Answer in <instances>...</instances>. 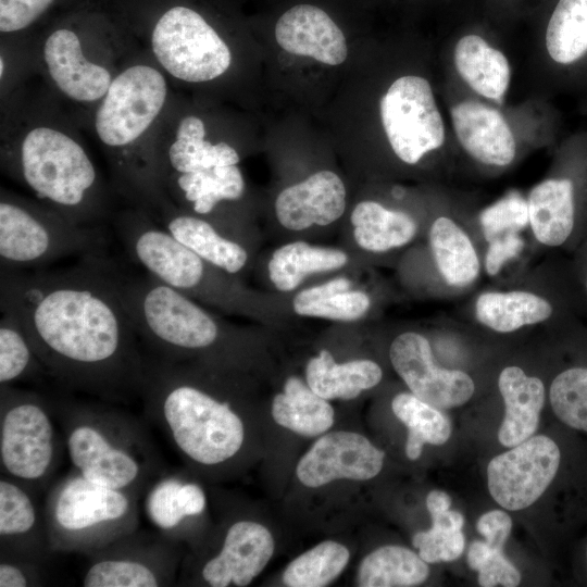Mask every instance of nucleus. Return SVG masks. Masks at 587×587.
Returning <instances> with one entry per match:
<instances>
[{
	"label": "nucleus",
	"instance_id": "f257e3e1",
	"mask_svg": "<svg viewBox=\"0 0 587 587\" xmlns=\"http://www.w3.org/2000/svg\"><path fill=\"white\" fill-rule=\"evenodd\" d=\"M0 307L62 387L114 403L140 396L147 352L105 255L52 272L1 268Z\"/></svg>",
	"mask_w": 587,
	"mask_h": 587
},
{
	"label": "nucleus",
	"instance_id": "f03ea898",
	"mask_svg": "<svg viewBox=\"0 0 587 587\" xmlns=\"http://www.w3.org/2000/svg\"><path fill=\"white\" fill-rule=\"evenodd\" d=\"M205 383L199 371L180 361L147 353L140 397L148 422L185 462L196 470L214 471L240 454L246 426L232 399Z\"/></svg>",
	"mask_w": 587,
	"mask_h": 587
},
{
	"label": "nucleus",
	"instance_id": "7ed1b4c3",
	"mask_svg": "<svg viewBox=\"0 0 587 587\" xmlns=\"http://www.w3.org/2000/svg\"><path fill=\"white\" fill-rule=\"evenodd\" d=\"M74 470L142 497L166 469L146 422L110 401L50 398Z\"/></svg>",
	"mask_w": 587,
	"mask_h": 587
},
{
	"label": "nucleus",
	"instance_id": "20e7f679",
	"mask_svg": "<svg viewBox=\"0 0 587 587\" xmlns=\"http://www.w3.org/2000/svg\"><path fill=\"white\" fill-rule=\"evenodd\" d=\"M4 163L42 203L75 224L99 226L105 212L100 179L76 139L50 126H36Z\"/></svg>",
	"mask_w": 587,
	"mask_h": 587
},
{
	"label": "nucleus",
	"instance_id": "39448f33",
	"mask_svg": "<svg viewBox=\"0 0 587 587\" xmlns=\"http://www.w3.org/2000/svg\"><path fill=\"white\" fill-rule=\"evenodd\" d=\"M139 500L73 469L47 489L43 512L52 551L86 557L137 529Z\"/></svg>",
	"mask_w": 587,
	"mask_h": 587
},
{
	"label": "nucleus",
	"instance_id": "423d86ee",
	"mask_svg": "<svg viewBox=\"0 0 587 587\" xmlns=\"http://www.w3.org/2000/svg\"><path fill=\"white\" fill-rule=\"evenodd\" d=\"M65 442L51 399L0 385V469L36 495L52 484Z\"/></svg>",
	"mask_w": 587,
	"mask_h": 587
},
{
	"label": "nucleus",
	"instance_id": "0eeeda50",
	"mask_svg": "<svg viewBox=\"0 0 587 587\" xmlns=\"http://www.w3.org/2000/svg\"><path fill=\"white\" fill-rule=\"evenodd\" d=\"M107 246L100 226L75 224L45 203L1 192V268L40 266L72 254L102 257Z\"/></svg>",
	"mask_w": 587,
	"mask_h": 587
},
{
	"label": "nucleus",
	"instance_id": "6e6552de",
	"mask_svg": "<svg viewBox=\"0 0 587 587\" xmlns=\"http://www.w3.org/2000/svg\"><path fill=\"white\" fill-rule=\"evenodd\" d=\"M583 315L585 302L570 260L546 267L539 284L485 289L470 305L472 322L497 335L547 325L557 332Z\"/></svg>",
	"mask_w": 587,
	"mask_h": 587
},
{
	"label": "nucleus",
	"instance_id": "1a4fd4ad",
	"mask_svg": "<svg viewBox=\"0 0 587 587\" xmlns=\"http://www.w3.org/2000/svg\"><path fill=\"white\" fill-rule=\"evenodd\" d=\"M167 92L166 79L158 68L135 64L113 77L97 108V136L115 153L116 173L128 196L132 192L129 150L135 148L163 110Z\"/></svg>",
	"mask_w": 587,
	"mask_h": 587
},
{
	"label": "nucleus",
	"instance_id": "9d476101",
	"mask_svg": "<svg viewBox=\"0 0 587 587\" xmlns=\"http://www.w3.org/2000/svg\"><path fill=\"white\" fill-rule=\"evenodd\" d=\"M557 170L529 191L528 227L540 247L573 253L587 241V135L569 142Z\"/></svg>",
	"mask_w": 587,
	"mask_h": 587
},
{
	"label": "nucleus",
	"instance_id": "9b49d317",
	"mask_svg": "<svg viewBox=\"0 0 587 587\" xmlns=\"http://www.w3.org/2000/svg\"><path fill=\"white\" fill-rule=\"evenodd\" d=\"M183 544L155 529H135L86 555L85 587H171L178 582Z\"/></svg>",
	"mask_w": 587,
	"mask_h": 587
},
{
	"label": "nucleus",
	"instance_id": "f8f14e48",
	"mask_svg": "<svg viewBox=\"0 0 587 587\" xmlns=\"http://www.w3.org/2000/svg\"><path fill=\"white\" fill-rule=\"evenodd\" d=\"M150 41L161 67L183 82L213 80L232 62L230 50L216 29L188 5L166 10L154 24Z\"/></svg>",
	"mask_w": 587,
	"mask_h": 587
},
{
	"label": "nucleus",
	"instance_id": "ddd939ff",
	"mask_svg": "<svg viewBox=\"0 0 587 587\" xmlns=\"http://www.w3.org/2000/svg\"><path fill=\"white\" fill-rule=\"evenodd\" d=\"M379 111L390 147L402 162L416 164L444 145L445 126L427 79H396L382 97Z\"/></svg>",
	"mask_w": 587,
	"mask_h": 587
},
{
	"label": "nucleus",
	"instance_id": "4468645a",
	"mask_svg": "<svg viewBox=\"0 0 587 587\" xmlns=\"http://www.w3.org/2000/svg\"><path fill=\"white\" fill-rule=\"evenodd\" d=\"M563 459L558 441L546 435L532 436L491 459L487 466L488 490L505 510H523L546 492Z\"/></svg>",
	"mask_w": 587,
	"mask_h": 587
},
{
	"label": "nucleus",
	"instance_id": "2eb2a0df",
	"mask_svg": "<svg viewBox=\"0 0 587 587\" xmlns=\"http://www.w3.org/2000/svg\"><path fill=\"white\" fill-rule=\"evenodd\" d=\"M389 359L410 391L438 409L463 405L475 392L471 375L437 364L429 340L417 332L396 336L389 347Z\"/></svg>",
	"mask_w": 587,
	"mask_h": 587
},
{
	"label": "nucleus",
	"instance_id": "dca6fc26",
	"mask_svg": "<svg viewBox=\"0 0 587 587\" xmlns=\"http://www.w3.org/2000/svg\"><path fill=\"white\" fill-rule=\"evenodd\" d=\"M218 547L179 575L178 582L192 575L211 587L247 586L266 566L274 553V539L262 524L237 520L224 529ZM177 582V584H178Z\"/></svg>",
	"mask_w": 587,
	"mask_h": 587
},
{
	"label": "nucleus",
	"instance_id": "f3484780",
	"mask_svg": "<svg viewBox=\"0 0 587 587\" xmlns=\"http://www.w3.org/2000/svg\"><path fill=\"white\" fill-rule=\"evenodd\" d=\"M385 453L352 432H334L319 438L298 462L296 473L307 487L337 479L367 480L382 470Z\"/></svg>",
	"mask_w": 587,
	"mask_h": 587
},
{
	"label": "nucleus",
	"instance_id": "a211bd4d",
	"mask_svg": "<svg viewBox=\"0 0 587 587\" xmlns=\"http://www.w3.org/2000/svg\"><path fill=\"white\" fill-rule=\"evenodd\" d=\"M39 496L22 484L0 478V557L47 564L53 554Z\"/></svg>",
	"mask_w": 587,
	"mask_h": 587
},
{
	"label": "nucleus",
	"instance_id": "6ab92c4d",
	"mask_svg": "<svg viewBox=\"0 0 587 587\" xmlns=\"http://www.w3.org/2000/svg\"><path fill=\"white\" fill-rule=\"evenodd\" d=\"M143 513L165 537L191 545L193 533L207 512V496L197 482L180 472L166 469L142 495Z\"/></svg>",
	"mask_w": 587,
	"mask_h": 587
},
{
	"label": "nucleus",
	"instance_id": "aec40b11",
	"mask_svg": "<svg viewBox=\"0 0 587 587\" xmlns=\"http://www.w3.org/2000/svg\"><path fill=\"white\" fill-rule=\"evenodd\" d=\"M274 34L279 47L292 54L328 65H339L347 58L344 32L316 3L298 2L284 10L275 22Z\"/></svg>",
	"mask_w": 587,
	"mask_h": 587
},
{
	"label": "nucleus",
	"instance_id": "412c9836",
	"mask_svg": "<svg viewBox=\"0 0 587 587\" xmlns=\"http://www.w3.org/2000/svg\"><path fill=\"white\" fill-rule=\"evenodd\" d=\"M42 53L51 80L74 101L101 100L113 80L107 67L86 58L80 39L72 29L52 32L45 41Z\"/></svg>",
	"mask_w": 587,
	"mask_h": 587
},
{
	"label": "nucleus",
	"instance_id": "4be33fe9",
	"mask_svg": "<svg viewBox=\"0 0 587 587\" xmlns=\"http://www.w3.org/2000/svg\"><path fill=\"white\" fill-rule=\"evenodd\" d=\"M450 113L455 136L472 159L496 168L513 163L516 142L498 110L478 101H462Z\"/></svg>",
	"mask_w": 587,
	"mask_h": 587
},
{
	"label": "nucleus",
	"instance_id": "5701e85b",
	"mask_svg": "<svg viewBox=\"0 0 587 587\" xmlns=\"http://www.w3.org/2000/svg\"><path fill=\"white\" fill-rule=\"evenodd\" d=\"M580 322L574 321L557 332L570 361L554 372L548 400L563 425L587 434V327Z\"/></svg>",
	"mask_w": 587,
	"mask_h": 587
},
{
	"label": "nucleus",
	"instance_id": "b1692460",
	"mask_svg": "<svg viewBox=\"0 0 587 587\" xmlns=\"http://www.w3.org/2000/svg\"><path fill=\"white\" fill-rule=\"evenodd\" d=\"M345 208V185L332 171L316 172L284 189L275 202L278 222L291 230L328 225L342 215Z\"/></svg>",
	"mask_w": 587,
	"mask_h": 587
},
{
	"label": "nucleus",
	"instance_id": "393cba45",
	"mask_svg": "<svg viewBox=\"0 0 587 587\" xmlns=\"http://www.w3.org/2000/svg\"><path fill=\"white\" fill-rule=\"evenodd\" d=\"M475 235L448 215L437 216L428 229V246L436 272L449 294L471 289L483 273Z\"/></svg>",
	"mask_w": 587,
	"mask_h": 587
},
{
	"label": "nucleus",
	"instance_id": "a878e982",
	"mask_svg": "<svg viewBox=\"0 0 587 587\" xmlns=\"http://www.w3.org/2000/svg\"><path fill=\"white\" fill-rule=\"evenodd\" d=\"M498 389L504 403L498 440L504 447H514L536 433L547 398L546 385L540 377L511 364L501 370Z\"/></svg>",
	"mask_w": 587,
	"mask_h": 587
},
{
	"label": "nucleus",
	"instance_id": "bb28decb",
	"mask_svg": "<svg viewBox=\"0 0 587 587\" xmlns=\"http://www.w3.org/2000/svg\"><path fill=\"white\" fill-rule=\"evenodd\" d=\"M158 220L172 236L199 257L227 274L239 273L249 254L238 241L226 237L209 221L166 203Z\"/></svg>",
	"mask_w": 587,
	"mask_h": 587
},
{
	"label": "nucleus",
	"instance_id": "cd10ccee",
	"mask_svg": "<svg viewBox=\"0 0 587 587\" xmlns=\"http://www.w3.org/2000/svg\"><path fill=\"white\" fill-rule=\"evenodd\" d=\"M163 184L170 195L190 209L189 213L202 218L214 213L221 203L239 200L245 190L243 177L236 165L166 174Z\"/></svg>",
	"mask_w": 587,
	"mask_h": 587
},
{
	"label": "nucleus",
	"instance_id": "c85d7f7f",
	"mask_svg": "<svg viewBox=\"0 0 587 587\" xmlns=\"http://www.w3.org/2000/svg\"><path fill=\"white\" fill-rule=\"evenodd\" d=\"M239 160L238 152L228 143L208 141L203 121L188 115L179 122L175 138L160 159V165L164 178L166 174L236 165Z\"/></svg>",
	"mask_w": 587,
	"mask_h": 587
},
{
	"label": "nucleus",
	"instance_id": "c756f323",
	"mask_svg": "<svg viewBox=\"0 0 587 587\" xmlns=\"http://www.w3.org/2000/svg\"><path fill=\"white\" fill-rule=\"evenodd\" d=\"M454 65L464 82L484 98L501 103L509 88L511 68L507 57L478 35L460 38Z\"/></svg>",
	"mask_w": 587,
	"mask_h": 587
},
{
	"label": "nucleus",
	"instance_id": "7c9ffc66",
	"mask_svg": "<svg viewBox=\"0 0 587 587\" xmlns=\"http://www.w3.org/2000/svg\"><path fill=\"white\" fill-rule=\"evenodd\" d=\"M305 376L307 384L322 398L349 400L379 384L383 371L372 360L338 364L329 351L322 350L308 362Z\"/></svg>",
	"mask_w": 587,
	"mask_h": 587
},
{
	"label": "nucleus",
	"instance_id": "2f4dec72",
	"mask_svg": "<svg viewBox=\"0 0 587 587\" xmlns=\"http://www.w3.org/2000/svg\"><path fill=\"white\" fill-rule=\"evenodd\" d=\"M357 243L364 250L383 253L410 243L419 232L416 220L407 212L387 209L376 201H362L351 216Z\"/></svg>",
	"mask_w": 587,
	"mask_h": 587
},
{
	"label": "nucleus",
	"instance_id": "473e14b6",
	"mask_svg": "<svg viewBox=\"0 0 587 587\" xmlns=\"http://www.w3.org/2000/svg\"><path fill=\"white\" fill-rule=\"evenodd\" d=\"M550 60L566 71L587 67V0H559L545 34Z\"/></svg>",
	"mask_w": 587,
	"mask_h": 587
},
{
	"label": "nucleus",
	"instance_id": "72a5a7b5",
	"mask_svg": "<svg viewBox=\"0 0 587 587\" xmlns=\"http://www.w3.org/2000/svg\"><path fill=\"white\" fill-rule=\"evenodd\" d=\"M272 415L280 426L303 436L321 435L334 423V409L328 401L295 376L275 396Z\"/></svg>",
	"mask_w": 587,
	"mask_h": 587
},
{
	"label": "nucleus",
	"instance_id": "f704fd0d",
	"mask_svg": "<svg viewBox=\"0 0 587 587\" xmlns=\"http://www.w3.org/2000/svg\"><path fill=\"white\" fill-rule=\"evenodd\" d=\"M347 262L348 257L341 250L295 241L274 251L268 262V275L278 290L290 291L305 276L339 268Z\"/></svg>",
	"mask_w": 587,
	"mask_h": 587
},
{
	"label": "nucleus",
	"instance_id": "c9c22d12",
	"mask_svg": "<svg viewBox=\"0 0 587 587\" xmlns=\"http://www.w3.org/2000/svg\"><path fill=\"white\" fill-rule=\"evenodd\" d=\"M429 567L420 554L401 546H383L361 562L357 584L362 587H410L424 583Z\"/></svg>",
	"mask_w": 587,
	"mask_h": 587
},
{
	"label": "nucleus",
	"instance_id": "e433bc0d",
	"mask_svg": "<svg viewBox=\"0 0 587 587\" xmlns=\"http://www.w3.org/2000/svg\"><path fill=\"white\" fill-rule=\"evenodd\" d=\"M350 280L345 277L308 288L292 300L297 314L338 321L362 317L371 307L370 297L362 291H349Z\"/></svg>",
	"mask_w": 587,
	"mask_h": 587
},
{
	"label": "nucleus",
	"instance_id": "4c0bfd02",
	"mask_svg": "<svg viewBox=\"0 0 587 587\" xmlns=\"http://www.w3.org/2000/svg\"><path fill=\"white\" fill-rule=\"evenodd\" d=\"M394 414L407 426L405 454L416 460L425 444L440 446L450 437L451 422L440 409L412 392H400L391 401Z\"/></svg>",
	"mask_w": 587,
	"mask_h": 587
},
{
	"label": "nucleus",
	"instance_id": "58836bf2",
	"mask_svg": "<svg viewBox=\"0 0 587 587\" xmlns=\"http://www.w3.org/2000/svg\"><path fill=\"white\" fill-rule=\"evenodd\" d=\"M1 312L0 385H13L47 374L18 319L10 311Z\"/></svg>",
	"mask_w": 587,
	"mask_h": 587
},
{
	"label": "nucleus",
	"instance_id": "ea45409f",
	"mask_svg": "<svg viewBox=\"0 0 587 587\" xmlns=\"http://www.w3.org/2000/svg\"><path fill=\"white\" fill-rule=\"evenodd\" d=\"M350 553L347 547L326 540L297 557L286 567L283 582L289 587H323L345 570Z\"/></svg>",
	"mask_w": 587,
	"mask_h": 587
},
{
	"label": "nucleus",
	"instance_id": "a19ab883",
	"mask_svg": "<svg viewBox=\"0 0 587 587\" xmlns=\"http://www.w3.org/2000/svg\"><path fill=\"white\" fill-rule=\"evenodd\" d=\"M477 234L484 242L509 233H523L529 226L527 198L511 191L486 207L477 216Z\"/></svg>",
	"mask_w": 587,
	"mask_h": 587
},
{
	"label": "nucleus",
	"instance_id": "79ce46f5",
	"mask_svg": "<svg viewBox=\"0 0 587 587\" xmlns=\"http://www.w3.org/2000/svg\"><path fill=\"white\" fill-rule=\"evenodd\" d=\"M467 563L478 573V584L483 587H515L521 583L520 572L502 550L491 548L486 541L475 540L471 544Z\"/></svg>",
	"mask_w": 587,
	"mask_h": 587
},
{
	"label": "nucleus",
	"instance_id": "37998d69",
	"mask_svg": "<svg viewBox=\"0 0 587 587\" xmlns=\"http://www.w3.org/2000/svg\"><path fill=\"white\" fill-rule=\"evenodd\" d=\"M412 544L420 557L427 563L449 562L458 559L465 547L461 530L433 526L414 535Z\"/></svg>",
	"mask_w": 587,
	"mask_h": 587
},
{
	"label": "nucleus",
	"instance_id": "c03bdc74",
	"mask_svg": "<svg viewBox=\"0 0 587 587\" xmlns=\"http://www.w3.org/2000/svg\"><path fill=\"white\" fill-rule=\"evenodd\" d=\"M526 246L522 233L504 234L485 242L483 272L490 278H497L510 263L521 259Z\"/></svg>",
	"mask_w": 587,
	"mask_h": 587
},
{
	"label": "nucleus",
	"instance_id": "a18cd8bd",
	"mask_svg": "<svg viewBox=\"0 0 587 587\" xmlns=\"http://www.w3.org/2000/svg\"><path fill=\"white\" fill-rule=\"evenodd\" d=\"M53 0H0V30L3 34L25 29L33 24Z\"/></svg>",
	"mask_w": 587,
	"mask_h": 587
},
{
	"label": "nucleus",
	"instance_id": "49530a36",
	"mask_svg": "<svg viewBox=\"0 0 587 587\" xmlns=\"http://www.w3.org/2000/svg\"><path fill=\"white\" fill-rule=\"evenodd\" d=\"M46 564L0 557V587H29L45 585Z\"/></svg>",
	"mask_w": 587,
	"mask_h": 587
},
{
	"label": "nucleus",
	"instance_id": "de8ad7c7",
	"mask_svg": "<svg viewBox=\"0 0 587 587\" xmlns=\"http://www.w3.org/2000/svg\"><path fill=\"white\" fill-rule=\"evenodd\" d=\"M476 528L491 548L502 550L511 534L512 520L507 512L492 510L478 519Z\"/></svg>",
	"mask_w": 587,
	"mask_h": 587
},
{
	"label": "nucleus",
	"instance_id": "09e8293b",
	"mask_svg": "<svg viewBox=\"0 0 587 587\" xmlns=\"http://www.w3.org/2000/svg\"><path fill=\"white\" fill-rule=\"evenodd\" d=\"M574 277L577 282L587 314V241L580 245L570 259Z\"/></svg>",
	"mask_w": 587,
	"mask_h": 587
},
{
	"label": "nucleus",
	"instance_id": "8fccbe9b",
	"mask_svg": "<svg viewBox=\"0 0 587 587\" xmlns=\"http://www.w3.org/2000/svg\"><path fill=\"white\" fill-rule=\"evenodd\" d=\"M433 526L461 530L464 524L463 515L458 511L446 510L438 513L430 514Z\"/></svg>",
	"mask_w": 587,
	"mask_h": 587
},
{
	"label": "nucleus",
	"instance_id": "3c124183",
	"mask_svg": "<svg viewBox=\"0 0 587 587\" xmlns=\"http://www.w3.org/2000/svg\"><path fill=\"white\" fill-rule=\"evenodd\" d=\"M451 498L448 494L441 490H433L426 497V507L430 514L449 510Z\"/></svg>",
	"mask_w": 587,
	"mask_h": 587
},
{
	"label": "nucleus",
	"instance_id": "603ef678",
	"mask_svg": "<svg viewBox=\"0 0 587 587\" xmlns=\"http://www.w3.org/2000/svg\"><path fill=\"white\" fill-rule=\"evenodd\" d=\"M584 563H585V567H586V571H587V541H586L585 548H584Z\"/></svg>",
	"mask_w": 587,
	"mask_h": 587
}]
</instances>
